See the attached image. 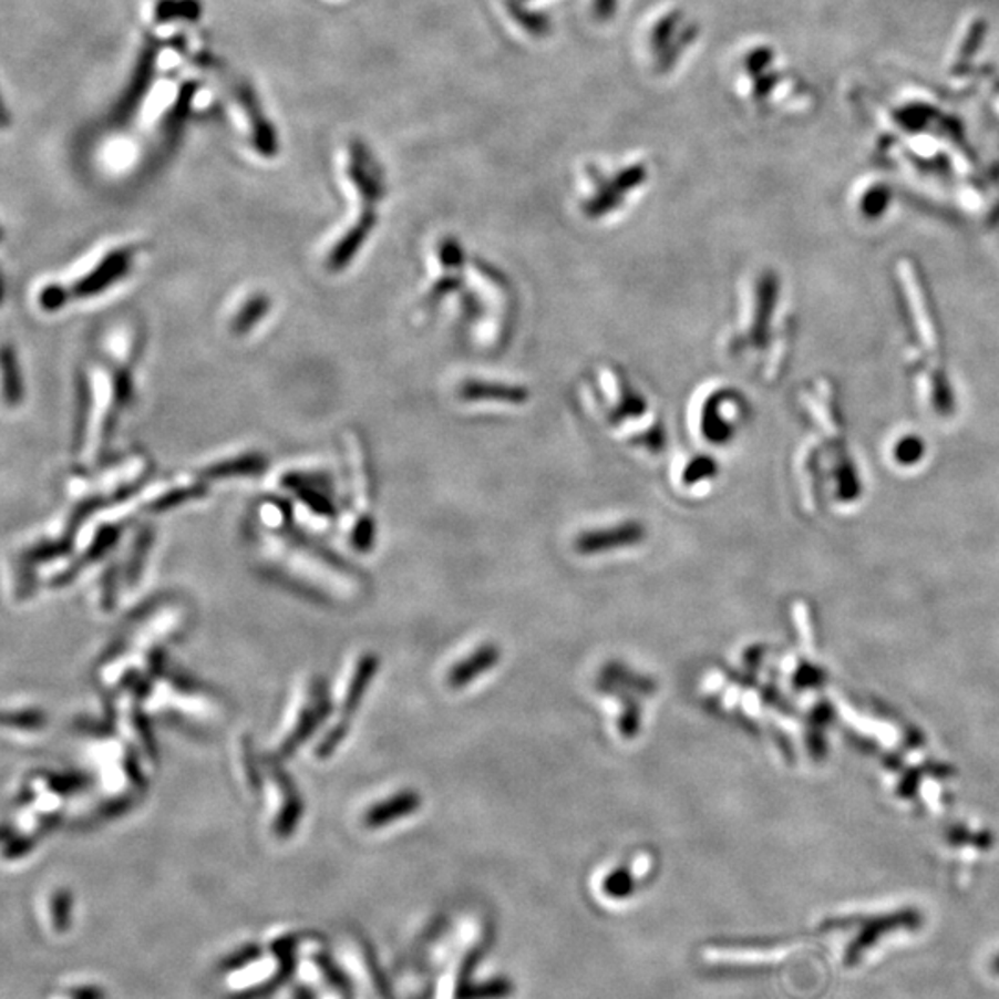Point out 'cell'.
<instances>
[{"instance_id": "cell-1", "label": "cell", "mask_w": 999, "mask_h": 999, "mask_svg": "<svg viewBox=\"0 0 999 999\" xmlns=\"http://www.w3.org/2000/svg\"><path fill=\"white\" fill-rule=\"evenodd\" d=\"M145 328L135 317L106 326L76 385L73 457L76 472L106 465L124 413L134 405L135 377L145 352Z\"/></svg>"}, {"instance_id": "cell-2", "label": "cell", "mask_w": 999, "mask_h": 999, "mask_svg": "<svg viewBox=\"0 0 999 999\" xmlns=\"http://www.w3.org/2000/svg\"><path fill=\"white\" fill-rule=\"evenodd\" d=\"M146 248L148 243L134 237L102 243L65 275L41 281L35 287V306L41 313H60L76 303L104 297L134 275Z\"/></svg>"}, {"instance_id": "cell-3", "label": "cell", "mask_w": 999, "mask_h": 999, "mask_svg": "<svg viewBox=\"0 0 999 999\" xmlns=\"http://www.w3.org/2000/svg\"><path fill=\"white\" fill-rule=\"evenodd\" d=\"M302 933L278 931L231 949L215 966L220 999H264L291 977Z\"/></svg>"}, {"instance_id": "cell-4", "label": "cell", "mask_w": 999, "mask_h": 999, "mask_svg": "<svg viewBox=\"0 0 999 999\" xmlns=\"http://www.w3.org/2000/svg\"><path fill=\"white\" fill-rule=\"evenodd\" d=\"M154 463L143 450H134L91 472H74L69 483V515L76 523L102 509L123 506L151 482Z\"/></svg>"}, {"instance_id": "cell-5", "label": "cell", "mask_w": 999, "mask_h": 999, "mask_svg": "<svg viewBox=\"0 0 999 999\" xmlns=\"http://www.w3.org/2000/svg\"><path fill=\"white\" fill-rule=\"evenodd\" d=\"M341 468H343V506L352 517V543L360 548L372 545L374 523L371 515L372 463L369 449L360 433L347 430L341 437Z\"/></svg>"}, {"instance_id": "cell-6", "label": "cell", "mask_w": 999, "mask_h": 999, "mask_svg": "<svg viewBox=\"0 0 999 999\" xmlns=\"http://www.w3.org/2000/svg\"><path fill=\"white\" fill-rule=\"evenodd\" d=\"M333 472L326 466L289 465L278 472V487L286 494L287 499L306 509L309 515L319 521H333L338 517L343 502V493L339 491L338 482L331 476Z\"/></svg>"}, {"instance_id": "cell-7", "label": "cell", "mask_w": 999, "mask_h": 999, "mask_svg": "<svg viewBox=\"0 0 999 999\" xmlns=\"http://www.w3.org/2000/svg\"><path fill=\"white\" fill-rule=\"evenodd\" d=\"M269 457L264 450L239 449L228 450L225 454H217L209 460H204L193 466L200 476L209 483L231 482V480H247L259 476L267 471Z\"/></svg>"}, {"instance_id": "cell-8", "label": "cell", "mask_w": 999, "mask_h": 999, "mask_svg": "<svg viewBox=\"0 0 999 999\" xmlns=\"http://www.w3.org/2000/svg\"><path fill=\"white\" fill-rule=\"evenodd\" d=\"M272 308L275 302L269 292L259 287L245 289L230 302L226 313V328L234 338H248L269 319Z\"/></svg>"}, {"instance_id": "cell-9", "label": "cell", "mask_w": 999, "mask_h": 999, "mask_svg": "<svg viewBox=\"0 0 999 999\" xmlns=\"http://www.w3.org/2000/svg\"><path fill=\"white\" fill-rule=\"evenodd\" d=\"M347 181L354 189L358 206L377 208L378 200L383 197L382 178H380L377 165L372 162L371 154L358 141L349 146Z\"/></svg>"}, {"instance_id": "cell-10", "label": "cell", "mask_w": 999, "mask_h": 999, "mask_svg": "<svg viewBox=\"0 0 999 999\" xmlns=\"http://www.w3.org/2000/svg\"><path fill=\"white\" fill-rule=\"evenodd\" d=\"M234 93H236V99L241 104L248 126H250V143H253L254 151L258 152L259 156L275 157L278 154L276 130L269 123V119L265 117L253 87L247 84H237Z\"/></svg>"}, {"instance_id": "cell-11", "label": "cell", "mask_w": 999, "mask_h": 999, "mask_svg": "<svg viewBox=\"0 0 999 999\" xmlns=\"http://www.w3.org/2000/svg\"><path fill=\"white\" fill-rule=\"evenodd\" d=\"M157 45H146L141 52L135 63L134 76L130 80L128 87L121 96L117 106L113 110L112 121L117 126L128 123L130 117L134 115L135 110L140 106L143 96L151 87L152 76H154V68H156Z\"/></svg>"}, {"instance_id": "cell-12", "label": "cell", "mask_w": 999, "mask_h": 999, "mask_svg": "<svg viewBox=\"0 0 999 999\" xmlns=\"http://www.w3.org/2000/svg\"><path fill=\"white\" fill-rule=\"evenodd\" d=\"M645 528L640 524H622L615 528L587 532L576 540V550L585 556H595V554L639 545L640 540L645 539Z\"/></svg>"}, {"instance_id": "cell-13", "label": "cell", "mask_w": 999, "mask_h": 999, "mask_svg": "<svg viewBox=\"0 0 999 999\" xmlns=\"http://www.w3.org/2000/svg\"><path fill=\"white\" fill-rule=\"evenodd\" d=\"M499 648L496 645H485L472 651L471 656L465 657L463 661L457 662L454 669L450 670L449 686L452 689H465L472 686L480 676L487 674L498 665Z\"/></svg>"}, {"instance_id": "cell-14", "label": "cell", "mask_w": 999, "mask_h": 999, "mask_svg": "<svg viewBox=\"0 0 999 999\" xmlns=\"http://www.w3.org/2000/svg\"><path fill=\"white\" fill-rule=\"evenodd\" d=\"M24 377L18 350L10 343L2 349V396L8 408H19L24 402Z\"/></svg>"}, {"instance_id": "cell-15", "label": "cell", "mask_w": 999, "mask_h": 999, "mask_svg": "<svg viewBox=\"0 0 999 999\" xmlns=\"http://www.w3.org/2000/svg\"><path fill=\"white\" fill-rule=\"evenodd\" d=\"M421 807V796L413 791L400 792L396 796L389 797L388 802L380 803L367 814V824L372 827L391 824L394 820L405 818Z\"/></svg>"}, {"instance_id": "cell-16", "label": "cell", "mask_w": 999, "mask_h": 999, "mask_svg": "<svg viewBox=\"0 0 999 999\" xmlns=\"http://www.w3.org/2000/svg\"><path fill=\"white\" fill-rule=\"evenodd\" d=\"M43 999H112L104 982L90 977H74L69 981L56 982L47 990Z\"/></svg>"}, {"instance_id": "cell-17", "label": "cell", "mask_w": 999, "mask_h": 999, "mask_svg": "<svg viewBox=\"0 0 999 999\" xmlns=\"http://www.w3.org/2000/svg\"><path fill=\"white\" fill-rule=\"evenodd\" d=\"M43 929L52 938H63L73 929V899L65 890H58L49 899Z\"/></svg>"}, {"instance_id": "cell-18", "label": "cell", "mask_w": 999, "mask_h": 999, "mask_svg": "<svg viewBox=\"0 0 999 999\" xmlns=\"http://www.w3.org/2000/svg\"><path fill=\"white\" fill-rule=\"evenodd\" d=\"M203 13V4L200 0H159L156 4V23H171L178 19L186 21H197Z\"/></svg>"}, {"instance_id": "cell-19", "label": "cell", "mask_w": 999, "mask_h": 999, "mask_svg": "<svg viewBox=\"0 0 999 999\" xmlns=\"http://www.w3.org/2000/svg\"><path fill=\"white\" fill-rule=\"evenodd\" d=\"M606 890H609V893L626 896L631 890V879H629L628 872H612V876L606 882Z\"/></svg>"}, {"instance_id": "cell-20", "label": "cell", "mask_w": 999, "mask_h": 999, "mask_svg": "<svg viewBox=\"0 0 999 999\" xmlns=\"http://www.w3.org/2000/svg\"><path fill=\"white\" fill-rule=\"evenodd\" d=\"M992 970L999 976V955L992 960Z\"/></svg>"}]
</instances>
